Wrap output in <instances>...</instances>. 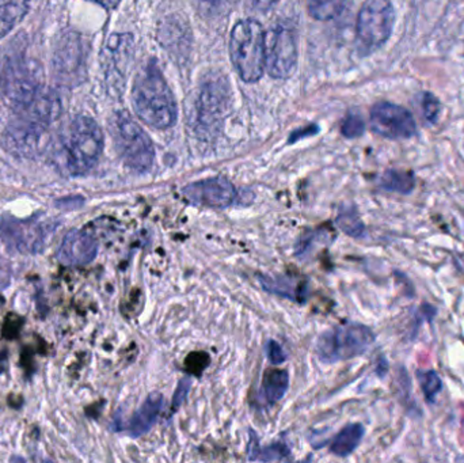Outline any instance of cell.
I'll use <instances>...</instances> for the list:
<instances>
[{
    "label": "cell",
    "mask_w": 464,
    "mask_h": 463,
    "mask_svg": "<svg viewBox=\"0 0 464 463\" xmlns=\"http://www.w3.org/2000/svg\"><path fill=\"white\" fill-rule=\"evenodd\" d=\"M132 103L139 119L150 127L168 130L176 122V100L165 76L155 63L144 65L136 75Z\"/></svg>",
    "instance_id": "cell-1"
},
{
    "label": "cell",
    "mask_w": 464,
    "mask_h": 463,
    "mask_svg": "<svg viewBox=\"0 0 464 463\" xmlns=\"http://www.w3.org/2000/svg\"><path fill=\"white\" fill-rule=\"evenodd\" d=\"M102 151L103 133L100 125L90 117L79 116L63 133L56 163L67 176H84L97 165Z\"/></svg>",
    "instance_id": "cell-2"
},
{
    "label": "cell",
    "mask_w": 464,
    "mask_h": 463,
    "mask_svg": "<svg viewBox=\"0 0 464 463\" xmlns=\"http://www.w3.org/2000/svg\"><path fill=\"white\" fill-rule=\"evenodd\" d=\"M231 62L239 78L247 83L259 81L266 62V34L254 19L235 24L230 35Z\"/></svg>",
    "instance_id": "cell-3"
},
{
    "label": "cell",
    "mask_w": 464,
    "mask_h": 463,
    "mask_svg": "<svg viewBox=\"0 0 464 463\" xmlns=\"http://www.w3.org/2000/svg\"><path fill=\"white\" fill-rule=\"evenodd\" d=\"M111 128L117 151L125 165L138 173L149 171L154 163L155 150L143 128L127 111L114 114Z\"/></svg>",
    "instance_id": "cell-4"
},
{
    "label": "cell",
    "mask_w": 464,
    "mask_h": 463,
    "mask_svg": "<svg viewBox=\"0 0 464 463\" xmlns=\"http://www.w3.org/2000/svg\"><path fill=\"white\" fill-rule=\"evenodd\" d=\"M375 342V334L360 323H345L319 336L316 353L322 363L333 364L364 355Z\"/></svg>",
    "instance_id": "cell-5"
},
{
    "label": "cell",
    "mask_w": 464,
    "mask_h": 463,
    "mask_svg": "<svg viewBox=\"0 0 464 463\" xmlns=\"http://www.w3.org/2000/svg\"><path fill=\"white\" fill-rule=\"evenodd\" d=\"M395 11L390 0H365L357 15V43L362 53H372L387 43L394 27Z\"/></svg>",
    "instance_id": "cell-6"
},
{
    "label": "cell",
    "mask_w": 464,
    "mask_h": 463,
    "mask_svg": "<svg viewBox=\"0 0 464 463\" xmlns=\"http://www.w3.org/2000/svg\"><path fill=\"white\" fill-rule=\"evenodd\" d=\"M53 227L37 219L19 220L13 217H3L0 223V236L8 250L21 255H35L45 246L46 238Z\"/></svg>",
    "instance_id": "cell-7"
},
{
    "label": "cell",
    "mask_w": 464,
    "mask_h": 463,
    "mask_svg": "<svg viewBox=\"0 0 464 463\" xmlns=\"http://www.w3.org/2000/svg\"><path fill=\"white\" fill-rule=\"evenodd\" d=\"M230 90L223 76H209L201 87L196 105V125L201 133L217 132L227 111Z\"/></svg>",
    "instance_id": "cell-8"
},
{
    "label": "cell",
    "mask_w": 464,
    "mask_h": 463,
    "mask_svg": "<svg viewBox=\"0 0 464 463\" xmlns=\"http://www.w3.org/2000/svg\"><path fill=\"white\" fill-rule=\"evenodd\" d=\"M297 48L295 34L285 26L273 27L266 34L265 68L272 78L286 79L296 70Z\"/></svg>",
    "instance_id": "cell-9"
},
{
    "label": "cell",
    "mask_w": 464,
    "mask_h": 463,
    "mask_svg": "<svg viewBox=\"0 0 464 463\" xmlns=\"http://www.w3.org/2000/svg\"><path fill=\"white\" fill-rule=\"evenodd\" d=\"M3 146L16 157H37L43 154L48 146L46 125L18 116V119L5 130Z\"/></svg>",
    "instance_id": "cell-10"
},
{
    "label": "cell",
    "mask_w": 464,
    "mask_h": 463,
    "mask_svg": "<svg viewBox=\"0 0 464 463\" xmlns=\"http://www.w3.org/2000/svg\"><path fill=\"white\" fill-rule=\"evenodd\" d=\"M43 87V71L33 60H21L8 65L5 78V92L14 108H21L29 102Z\"/></svg>",
    "instance_id": "cell-11"
},
{
    "label": "cell",
    "mask_w": 464,
    "mask_h": 463,
    "mask_svg": "<svg viewBox=\"0 0 464 463\" xmlns=\"http://www.w3.org/2000/svg\"><path fill=\"white\" fill-rule=\"evenodd\" d=\"M371 128L387 139H409L416 135L417 125L408 109L392 102H378L371 109Z\"/></svg>",
    "instance_id": "cell-12"
},
{
    "label": "cell",
    "mask_w": 464,
    "mask_h": 463,
    "mask_svg": "<svg viewBox=\"0 0 464 463\" xmlns=\"http://www.w3.org/2000/svg\"><path fill=\"white\" fill-rule=\"evenodd\" d=\"M182 195L198 206L222 209L232 206L237 198V189L228 179L214 177L187 185Z\"/></svg>",
    "instance_id": "cell-13"
},
{
    "label": "cell",
    "mask_w": 464,
    "mask_h": 463,
    "mask_svg": "<svg viewBox=\"0 0 464 463\" xmlns=\"http://www.w3.org/2000/svg\"><path fill=\"white\" fill-rule=\"evenodd\" d=\"M98 244L89 233L83 230H71L63 239L57 260L67 266H83L97 257Z\"/></svg>",
    "instance_id": "cell-14"
},
{
    "label": "cell",
    "mask_w": 464,
    "mask_h": 463,
    "mask_svg": "<svg viewBox=\"0 0 464 463\" xmlns=\"http://www.w3.org/2000/svg\"><path fill=\"white\" fill-rule=\"evenodd\" d=\"M83 64V45L76 33H68L60 40L54 51L53 65L59 79H73Z\"/></svg>",
    "instance_id": "cell-15"
},
{
    "label": "cell",
    "mask_w": 464,
    "mask_h": 463,
    "mask_svg": "<svg viewBox=\"0 0 464 463\" xmlns=\"http://www.w3.org/2000/svg\"><path fill=\"white\" fill-rule=\"evenodd\" d=\"M163 407V397L160 393H152L139 408L130 423V437L140 438L147 434L157 423Z\"/></svg>",
    "instance_id": "cell-16"
},
{
    "label": "cell",
    "mask_w": 464,
    "mask_h": 463,
    "mask_svg": "<svg viewBox=\"0 0 464 463\" xmlns=\"http://www.w3.org/2000/svg\"><path fill=\"white\" fill-rule=\"evenodd\" d=\"M258 282L266 293L289 299V301L302 302L307 296L304 285H300L297 280L289 279V277L259 276Z\"/></svg>",
    "instance_id": "cell-17"
},
{
    "label": "cell",
    "mask_w": 464,
    "mask_h": 463,
    "mask_svg": "<svg viewBox=\"0 0 464 463\" xmlns=\"http://www.w3.org/2000/svg\"><path fill=\"white\" fill-rule=\"evenodd\" d=\"M364 437V427L362 424H351L345 427L330 446V451L337 457H348L359 448Z\"/></svg>",
    "instance_id": "cell-18"
},
{
    "label": "cell",
    "mask_w": 464,
    "mask_h": 463,
    "mask_svg": "<svg viewBox=\"0 0 464 463\" xmlns=\"http://www.w3.org/2000/svg\"><path fill=\"white\" fill-rule=\"evenodd\" d=\"M27 8V0H0V38L21 24Z\"/></svg>",
    "instance_id": "cell-19"
},
{
    "label": "cell",
    "mask_w": 464,
    "mask_h": 463,
    "mask_svg": "<svg viewBox=\"0 0 464 463\" xmlns=\"http://www.w3.org/2000/svg\"><path fill=\"white\" fill-rule=\"evenodd\" d=\"M289 377L285 370H273L265 374L262 381V396L267 402L280 401L288 391Z\"/></svg>",
    "instance_id": "cell-20"
},
{
    "label": "cell",
    "mask_w": 464,
    "mask_h": 463,
    "mask_svg": "<svg viewBox=\"0 0 464 463\" xmlns=\"http://www.w3.org/2000/svg\"><path fill=\"white\" fill-rule=\"evenodd\" d=\"M352 0H307L308 13L318 21H330L340 16Z\"/></svg>",
    "instance_id": "cell-21"
},
{
    "label": "cell",
    "mask_w": 464,
    "mask_h": 463,
    "mask_svg": "<svg viewBox=\"0 0 464 463\" xmlns=\"http://www.w3.org/2000/svg\"><path fill=\"white\" fill-rule=\"evenodd\" d=\"M383 189L390 190V192L403 193L408 195L414 189L416 179L411 171L403 170H387L383 176L381 177L379 181Z\"/></svg>",
    "instance_id": "cell-22"
},
{
    "label": "cell",
    "mask_w": 464,
    "mask_h": 463,
    "mask_svg": "<svg viewBox=\"0 0 464 463\" xmlns=\"http://www.w3.org/2000/svg\"><path fill=\"white\" fill-rule=\"evenodd\" d=\"M288 456L289 450L285 445L277 443V445L269 446V448L265 449V450H259L258 442L256 440V443H254V440H251L248 461H284Z\"/></svg>",
    "instance_id": "cell-23"
},
{
    "label": "cell",
    "mask_w": 464,
    "mask_h": 463,
    "mask_svg": "<svg viewBox=\"0 0 464 463\" xmlns=\"http://www.w3.org/2000/svg\"><path fill=\"white\" fill-rule=\"evenodd\" d=\"M337 225L346 236H354V238L362 236L364 233V225L353 208H341L337 217Z\"/></svg>",
    "instance_id": "cell-24"
},
{
    "label": "cell",
    "mask_w": 464,
    "mask_h": 463,
    "mask_svg": "<svg viewBox=\"0 0 464 463\" xmlns=\"http://www.w3.org/2000/svg\"><path fill=\"white\" fill-rule=\"evenodd\" d=\"M419 381L428 401H432L443 388V383H441L440 378L435 371L419 372Z\"/></svg>",
    "instance_id": "cell-25"
},
{
    "label": "cell",
    "mask_w": 464,
    "mask_h": 463,
    "mask_svg": "<svg viewBox=\"0 0 464 463\" xmlns=\"http://www.w3.org/2000/svg\"><path fill=\"white\" fill-rule=\"evenodd\" d=\"M364 132V122L360 117L351 114L343 120V133L346 138H357Z\"/></svg>",
    "instance_id": "cell-26"
},
{
    "label": "cell",
    "mask_w": 464,
    "mask_h": 463,
    "mask_svg": "<svg viewBox=\"0 0 464 463\" xmlns=\"http://www.w3.org/2000/svg\"><path fill=\"white\" fill-rule=\"evenodd\" d=\"M422 108H424V116L428 121L435 122L438 120L439 113H440V102L438 98L433 97L432 94H425Z\"/></svg>",
    "instance_id": "cell-27"
},
{
    "label": "cell",
    "mask_w": 464,
    "mask_h": 463,
    "mask_svg": "<svg viewBox=\"0 0 464 463\" xmlns=\"http://www.w3.org/2000/svg\"><path fill=\"white\" fill-rule=\"evenodd\" d=\"M265 351H266V356L270 363L275 364V366H278V364L284 363L286 361L285 351L283 350V347L278 342H267Z\"/></svg>",
    "instance_id": "cell-28"
},
{
    "label": "cell",
    "mask_w": 464,
    "mask_h": 463,
    "mask_svg": "<svg viewBox=\"0 0 464 463\" xmlns=\"http://www.w3.org/2000/svg\"><path fill=\"white\" fill-rule=\"evenodd\" d=\"M190 391V381L189 380H182L179 382V389H177L176 394H174L173 399V410H176L177 408L181 407L182 402L187 399L188 393Z\"/></svg>",
    "instance_id": "cell-29"
},
{
    "label": "cell",
    "mask_w": 464,
    "mask_h": 463,
    "mask_svg": "<svg viewBox=\"0 0 464 463\" xmlns=\"http://www.w3.org/2000/svg\"><path fill=\"white\" fill-rule=\"evenodd\" d=\"M84 200L79 196H72V198H62L56 201V207L59 209H76L83 206Z\"/></svg>",
    "instance_id": "cell-30"
},
{
    "label": "cell",
    "mask_w": 464,
    "mask_h": 463,
    "mask_svg": "<svg viewBox=\"0 0 464 463\" xmlns=\"http://www.w3.org/2000/svg\"><path fill=\"white\" fill-rule=\"evenodd\" d=\"M11 271L10 265L5 258L0 257V290H5L10 285Z\"/></svg>",
    "instance_id": "cell-31"
},
{
    "label": "cell",
    "mask_w": 464,
    "mask_h": 463,
    "mask_svg": "<svg viewBox=\"0 0 464 463\" xmlns=\"http://www.w3.org/2000/svg\"><path fill=\"white\" fill-rule=\"evenodd\" d=\"M277 2L278 0H248L254 10L262 11V13L270 10Z\"/></svg>",
    "instance_id": "cell-32"
},
{
    "label": "cell",
    "mask_w": 464,
    "mask_h": 463,
    "mask_svg": "<svg viewBox=\"0 0 464 463\" xmlns=\"http://www.w3.org/2000/svg\"><path fill=\"white\" fill-rule=\"evenodd\" d=\"M92 2L97 3V5L108 8V10H111V8H116L121 0H92Z\"/></svg>",
    "instance_id": "cell-33"
},
{
    "label": "cell",
    "mask_w": 464,
    "mask_h": 463,
    "mask_svg": "<svg viewBox=\"0 0 464 463\" xmlns=\"http://www.w3.org/2000/svg\"><path fill=\"white\" fill-rule=\"evenodd\" d=\"M204 2H207V3H219V2H222V0H204Z\"/></svg>",
    "instance_id": "cell-34"
}]
</instances>
